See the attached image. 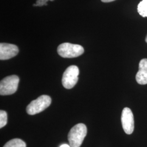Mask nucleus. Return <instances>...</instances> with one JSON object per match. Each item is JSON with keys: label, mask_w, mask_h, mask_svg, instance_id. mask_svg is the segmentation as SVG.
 Here are the masks:
<instances>
[{"label": "nucleus", "mask_w": 147, "mask_h": 147, "mask_svg": "<svg viewBox=\"0 0 147 147\" xmlns=\"http://www.w3.org/2000/svg\"><path fill=\"white\" fill-rule=\"evenodd\" d=\"M87 133V127L80 123L73 126L68 135L69 145L71 147H80Z\"/></svg>", "instance_id": "nucleus-1"}, {"label": "nucleus", "mask_w": 147, "mask_h": 147, "mask_svg": "<svg viewBox=\"0 0 147 147\" xmlns=\"http://www.w3.org/2000/svg\"><path fill=\"white\" fill-rule=\"evenodd\" d=\"M57 52L63 58H75L82 55L84 49L80 45L64 42L58 46Z\"/></svg>", "instance_id": "nucleus-2"}, {"label": "nucleus", "mask_w": 147, "mask_h": 147, "mask_svg": "<svg viewBox=\"0 0 147 147\" xmlns=\"http://www.w3.org/2000/svg\"><path fill=\"white\" fill-rule=\"evenodd\" d=\"M51 99L47 95H42L33 100L27 106V113L29 115H35L42 112L51 105Z\"/></svg>", "instance_id": "nucleus-3"}, {"label": "nucleus", "mask_w": 147, "mask_h": 147, "mask_svg": "<svg viewBox=\"0 0 147 147\" xmlns=\"http://www.w3.org/2000/svg\"><path fill=\"white\" fill-rule=\"evenodd\" d=\"M19 78L16 75L5 77L0 82V94L8 95L14 94L18 89Z\"/></svg>", "instance_id": "nucleus-4"}, {"label": "nucleus", "mask_w": 147, "mask_h": 147, "mask_svg": "<svg viewBox=\"0 0 147 147\" xmlns=\"http://www.w3.org/2000/svg\"><path fill=\"white\" fill-rule=\"evenodd\" d=\"M79 69L76 65H71L63 73L62 84L66 89H71L78 81Z\"/></svg>", "instance_id": "nucleus-5"}, {"label": "nucleus", "mask_w": 147, "mask_h": 147, "mask_svg": "<svg viewBox=\"0 0 147 147\" xmlns=\"http://www.w3.org/2000/svg\"><path fill=\"white\" fill-rule=\"evenodd\" d=\"M121 121L124 132L127 135H131L134 130V118L130 109L125 107L123 110Z\"/></svg>", "instance_id": "nucleus-6"}, {"label": "nucleus", "mask_w": 147, "mask_h": 147, "mask_svg": "<svg viewBox=\"0 0 147 147\" xmlns=\"http://www.w3.org/2000/svg\"><path fill=\"white\" fill-rule=\"evenodd\" d=\"M19 51V48L16 45L2 42L0 44V59L7 60L13 58Z\"/></svg>", "instance_id": "nucleus-7"}, {"label": "nucleus", "mask_w": 147, "mask_h": 147, "mask_svg": "<svg viewBox=\"0 0 147 147\" xmlns=\"http://www.w3.org/2000/svg\"><path fill=\"white\" fill-rule=\"evenodd\" d=\"M136 80L138 84H147V58L142 59L139 63V70L136 75Z\"/></svg>", "instance_id": "nucleus-8"}, {"label": "nucleus", "mask_w": 147, "mask_h": 147, "mask_svg": "<svg viewBox=\"0 0 147 147\" xmlns=\"http://www.w3.org/2000/svg\"><path fill=\"white\" fill-rule=\"evenodd\" d=\"M3 147H26V144L21 139L14 138L7 142Z\"/></svg>", "instance_id": "nucleus-9"}, {"label": "nucleus", "mask_w": 147, "mask_h": 147, "mask_svg": "<svg viewBox=\"0 0 147 147\" xmlns=\"http://www.w3.org/2000/svg\"><path fill=\"white\" fill-rule=\"evenodd\" d=\"M137 11L142 17H147V0H142L137 6Z\"/></svg>", "instance_id": "nucleus-10"}, {"label": "nucleus", "mask_w": 147, "mask_h": 147, "mask_svg": "<svg viewBox=\"0 0 147 147\" xmlns=\"http://www.w3.org/2000/svg\"><path fill=\"white\" fill-rule=\"evenodd\" d=\"M7 124V113L3 110L0 111V128L2 129Z\"/></svg>", "instance_id": "nucleus-11"}, {"label": "nucleus", "mask_w": 147, "mask_h": 147, "mask_svg": "<svg viewBox=\"0 0 147 147\" xmlns=\"http://www.w3.org/2000/svg\"><path fill=\"white\" fill-rule=\"evenodd\" d=\"M48 1H53V0H37L36 4H34L33 6H39L42 7L43 5H47V2Z\"/></svg>", "instance_id": "nucleus-12"}, {"label": "nucleus", "mask_w": 147, "mask_h": 147, "mask_svg": "<svg viewBox=\"0 0 147 147\" xmlns=\"http://www.w3.org/2000/svg\"><path fill=\"white\" fill-rule=\"evenodd\" d=\"M102 2H105V3H107V2H113L115 0H101Z\"/></svg>", "instance_id": "nucleus-13"}, {"label": "nucleus", "mask_w": 147, "mask_h": 147, "mask_svg": "<svg viewBox=\"0 0 147 147\" xmlns=\"http://www.w3.org/2000/svg\"><path fill=\"white\" fill-rule=\"evenodd\" d=\"M60 147H70V145H68V144H62V145H61Z\"/></svg>", "instance_id": "nucleus-14"}, {"label": "nucleus", "mask_w": 147, "mask_h": 147, "mask_svg": "<svg viewBox=\"0 0 147 147\" xmlns=\"http://www.w3.org/2000/svg\"><path fill=\"white\" fill-rule=\"evenodd\" d=\"M146 42L147 43V36H146Z\"/></svg>", "instance_id": "nucleus-15"}]
</instances>
